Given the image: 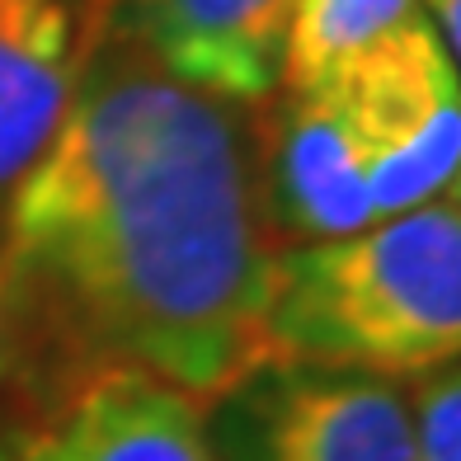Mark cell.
I'll list each match as a JSON object with an SVG mask.
<instances>
[{
    "label": "cell",
    "instance_id": "6da1fadb",
    "mask_svg": "<svg viewBox=\"0 0 461 461\" xmlns=\"http://www.w3.org/2000/svg\"><path fill=\"white\" fill-rule=\"evenodd\" d=\"M274 259L259 109L184 86L113 14L0 236L10 410L43 429L122 367L212 410L264 367Z\"/></svg>",
    "mask_w": 461,
    "mask_h": 461
},
{
    "label": "cell",
    "instance_id": "7a4b0ae2",
    "mask_svg": "<svg viewBox=\"0 0 461 461\" xmlns=\"http://www.w3.org/2000/svg\"><path fill=\"white\" fill-rule=\"evenodd\" d=\"M461 358V207H424L363 230L283 245L264 316V367H334L414 382Z\"/></svg>",
    "mask_w": 461,
    "mask_h": 461
},
{
    "label": "cell",
    "instance_id": "3957f363",
    "mask_svg": "<svg viewBox=\"0 0 461 461\" xmlns=\"http://www.w3.org/2000/svg\"><path fill=\"white\" fill-rule=\"evenodd\" d=\"M330 86H339L367 146L376 221L447 194L461 165V71L424 10Z\"/></svg>",
    "mask_w": 461,
    "mask_h": 461
},
{
    "label": "cell",
    "instance_id": "277c9868",
    "mask_svg": "<svg viewBox=\"0 0 461 461\" xmlns=\"http://www.w3.org/2000/svg\"><path fill=\"white\" fill-rule=\"evenodd\" d=\"M212 443L226 461H419L395 376L268 363L226 395Z\"/></svg>",
    "mask_w": 461,
    "mask_h": 461
},
{
    "label": "cell",
    "instance_id": "5b68a950",
    "mask_svg": "<svg viewBox=\"0 0 461 461\" xmlns=\"http://www.w3.org/2000/svg\"><path fill=\"white\" fill-rule=\"evenodd\" d=\"M259 194L278 249L376 221L372 160L339 86L278 90L259 109Z\"/></svg>",
    "mask_w": 461,
    "mask_h": 461
},
{
    "label": "cell",
    "instance_id": "8992f818",
    "mask_svg": "<svg viewBox=\"0 0 461 461\" xmlns=\"http://www.w3.org/2000/svg\"><path fill=\"white\" fill-rule=\"evenodd\" d=\"M113 14L99 0H0V236L14 194L67 122Z\"/></svg>",
    "mask_w": 461,
    "mask_h": 461
},
{
    "label": "cell",
    "instance_id": "52a82bcc",
    "mask_svg": "<svg viewBox=\"0 0 461 461\" xmlns=\"http://www.w3.org/2000/svg\"><path fill=\"white\" fill-rule=\"evenodd\" d=\"M297 5L302 0H122L118 19L184 86L264 109L283 90Z\"/></svg>",
    "mask_w": 461,
    "mask_h": 461
},
{
    "label": "cell",
    "instance_id": "ba28073f",
    "mask_svg": "<svg viewBox=\"0 0 461 461\" xmlns=\"http://www.w3.org/2000/svg\"><path fill=\"white\" fill-rule=\"evenodd\" d=\"M19 461H221L207 410L151 372H99L33 429Z\"/></svg>",
    "mask_w": 461,
    "mask_h": 461
},
{
    "label": "cell",
    "instance_id": "9c48e42d",
    "mask_svg": "<svg viewBox=\"0 0 461 461\" xmlns=\"http://www.w3.org/2000/svg\"><path fill=\"white\" fill-rule=\"evenodd\" d=\"M419 10V0H302L287 38L283 90L325 86Z\"/></svg>",
    "mask_w": 461,
    "mask_h": 461
},
{
    "label": "cell",
    "instance_id": "30bf717a",
    "mask_svg": "<svg viewBox=\"0 0 461 461\" xmlns=\"http://www.w3.org/2000/svg\"><path fill=\"white\" fill-rule=\"evenodd\" d=\"M405 391L414 410L419 461H461V358L414 376Z\"/></svg>",
    "mask_w": 461,
    "mask_h": 461
},
{
    "label": "cell",
    "instance_id": "8fae6325",
    "mask_svg": "<svg viewBox=\"0 0 461 461\" xmlns=\"http://www.w3.org/2000/svg\"><path fill=\"white\" fill-rule=\"evenodd\" d=\"M419 5H424L433 33L443 38V48H447V57H452V67L461 71V0H419Z\"/></svg>",
    "mask_w": 461,
    "mask_h": 461
},
{
    "label": "cell",
    "instance_id": "7c38bea8",
    "mask_svg": "<svg viewBox=\"0 0 461 461\" xmlns=\"http://www.w3.org/2000/svg\"><path fill=\"white\" fill-rule=\"evenodd\" d=\"M5 410H10V353H5V325H0V438H5ZM5 461V447H0Z\"/></svg>",
    "mask_w": 461,
    "mask_h": 461
},
{
    "label": "cell",
    "instance_id": "4fadbf2b",
    "mask_svg": "<svg viewBox=\"0 0 461 461\" xmlns=\"http://www.w3.org/2000/svg\"><path fill=\"white\" fill-rule=\"evenodd\" d=\"M447 198L461 207V165H456V175H452V184H447Z\"/></svg>",
    "mask_w": 461,
    "mask_h": 461
},
{
    "label": "cell",
    "instance_id": "5bb4252c",
    "mask_svg": "<svg viewBox=\"0 0 461 461\" xmlns=\"http://www.w3.org/2000/svg\"><path fill=\"white\" fill-rule=\"evenodd\" d=\"M99 5H109V10H118V5H122V0H99Z\"/></svg>",
    "mask_w": 461,
    "mask_h": 461
}]
</instances>
